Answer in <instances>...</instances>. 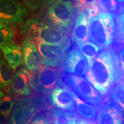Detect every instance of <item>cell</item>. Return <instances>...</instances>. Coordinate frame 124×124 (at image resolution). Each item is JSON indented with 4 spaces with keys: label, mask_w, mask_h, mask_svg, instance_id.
Masks as SVG:
<instances>
[{
    "label": "cell",
    "mask_w": 124,
    "mask_h": 124,
    "mask_svg": "<svg viewBox=\"0 0 124 124\" xmlns=\"http://www.w3.org/2000/svg\"><path fill=\"white\" fill-rule=\"evenodd\" d=\"M94 122L86 120L83 117H79L77 116L76 124H93Z\"/></svg>",
    "instance_id": "obj_30"
},
{
    "label": "cell",
    "mask_w": 124,
    "mask_h": 124,
    "mask_svg": "<svg viewBox=\"0 0 124 124\" xmlns=\"http://www.w3.org/2000/svg\"><path fill=\"white\" fill-rule=\"evenodd\" d=\"M27 16V8L18 0L0 1L1 23L9 25H17L24 22Z\"/></svg>",
    "instance_id": "obj_7"
},
{
    "label": "cell",
    "mask_w": 124,
    "mask_h": 124,
    "mask_svg": "<svg viewBox=\"0 0 124 124\" xmlns=\"http://www.w3.org/2000/svg\"><path fill=\"white\" fill-rule=\"evenodd\" d=\"M1 124H8L7 117L1 114Z\"/></svg>",
    "instance_id": "obj_31"
},
{
    "label": "cell",
    "mask_w": 124,
    "mask_h": 124,
    "mask_svg": "<svg viewBox=\"0 0 124 124\" xmlns=\"http://www.w3.org/2000/svg\"><path fill=\"white\" fill-rule=\"evenodd\" d=\"M88 64L87 60L81 52L72 47L67 54L63 69L65 73L83 76L86 75Z\"/></svg>",
    "instance_id": "obj_12"
},
{
    "label": "cell",
    "mask_w": 124,
    "mask_h": 124,
    "mask_svg": "<svg viewBox=\"0 0 124 124\" xmlns=\"http://www.w3.org/2000/svg\"><path fill=\"white\" fill-rule=\"evenodd\" d=\"M101 11L116 14L121 5L117 0H97Z\"/></svg>",
    "instance_id": "obj_27"
},
{
    "label": "cell",
    "mask_w": 124,
    "mask_h": 124,
    "mask_svg": "<svg viewBox=\"0 0 124 124\" xmlns=\"http://www.w3.org/2000/svg\"><path fill=\"white\" fill-rule=\"evenodd\" d=\"M14 76V70L9 66L5 58L1 57L0 63V87L1 90L10 94V88Z\"/></svg>",
    "instance_id": "obj_18"
},
{
    "label": "cell",
    "mask_w": 124,
    "mask_h": 124,
    "mask_svg": "<svg viewBox=\"0 0 124 124\" xmlns=\"http://www.w3.org/2000/svg\"><path fill=\"white\" fill-rule=\"evenodd\" d=\"M95 121L97 124H124V113L107 97L99 108Z\"/></svg>",
    "instance_id": "obj_11"
},
{
    "label": "cell",
    "mask_w": 124,
    "mask_h": 124,
    "mask_svg": "<svg viewBox=\"0 0 124 124\" xmlns=\"http://www.w3.org/2000/svg\"><path fill=\"white\" fill-rule=\"evenodd\" d=\"M78 49L85 56L87 60L88 63H91L94 59L104 48L97 46L91 41H86L77 46Z\"/></svg>",
    "instance_id": "obj_20"
},
{
    "label": "cell",
    "mask_w": 124,
    "mask_h": 124,
    "mask_svg": "<svg viewBox=\"0 0 124 124\" xmlns=\"http://www.w3.org/2000/svg\"><path fill=\"white\" fill-rule=\"evenodd\" d=\"M62 78L68 86L85 102L99 108L104 103L105 98L85 78L65 73L62 75Z\"/></svg>",
    "instance_id": "obj_5"
},
{
    "label": "cell",
    "mask_w": 124,
    "mask_h": 124,
    "mask_svg": "<svg viewBox=\"0 0 124 124\" xmlns=\"http://www.w3.org/2000/svg\"><path fill=\"white\" fill-rule=\"evenodd\" d=\"M74 25L71 31V40L75 46L86 42L89 39V28L90 18L83 11H77Z\"/></svg>",
    "instance_id": "obj_13"
},
{
    "label": "cell",
    "mask_w": 124,
    "mask_h": 124,
    "mask_svg": "<svg viewBox=\"0 0 124 124\" xmlns=\"http://www.w3.org/2000/svg\"><path fill=\"white\" fill-rule=\"evenodd\" d=\"M5 59L14 70L24 63L23 48L15 43H10L1 46Z\"/></svg>",
    "instance_id": "obj_16"
},
{
    "label": "cell",
    "mask_w": 124,
    "mask_h": 124,
    "mask_svg": "<svg viewBox=\"0 0 124 124\" xmlns=\"http://www.w3.org/2000/svg\"><path fill=\"white\" fill-rule=\"evenodd\" d=\"M25 6L32 13L41 12L51 7L55 0H23Z\"/></svg>",
    "instance_id": "obj_24"
},
{
    "label": "cell",
    "mask_w": 124,
    "mask_h": 124,
    "mask_svg": "<svg viewBox=\"0 0 124 124\" xmlns=\"http://www.w3.org/2000/svg\"><path fill=\"white\" fill-rule=\"evenodd\" d=\"M37 45L42 59L41 64L52 67L64 64L69 46L45 43H39Z\"/></svg>",
    "instance_id": "obj_9"
},
{
    "label": "cell",
    "mask_w": 124,
    "mask_h": 124,
    "mask_svg": "<svg viewBox=\"0 0 124 124\" xmlns=\"http://www.w3.org/2000/svg\"><path fill=\"white\" fill-rule=\"evenodd\" d=\"M76 10L73 1L57 0L49 7L46 19L51 26L70 34L76 16Z\"/></svg>",
    "instance_id": "obj_4"
},
{
    "label": "cell",
    "mask_w": 124,
    "mask_h": 124,
    "mask_svg": "<svg viewBox=\"0 0 124 124\" xmlns=\"http://www.w3.org/2000/svg\"><path fill=\"white\" fill-rule=\"evenodd\" d=\"M107 97L124 113V79L113 86Z\"/></svg>",
    "instance_id": "obj_21"
},
{
    "label": "cell",
    "mask_w": 124,
    "mask_h": 124,
    "mask_svg": "<svg viewBox=\"0 0 124 124\" xmlns=\"http://www.w3.org/2000/svg\"><path fill=\"white\" fill-rule=\"evenodd\" d=\"M117 1H119V2H120L124 3V0H117Z\"/></svg>",
    "instance_id": "obj_32"
},
{
    "label": "cell",
    "mask_w": 124,
    "mask_h": 124,
    "mask_svg": "<svg viewBox=\"0 0 124 124\" xmlns=\"http://www.w3.org/2000/svg\"><path fill=\"white\" fill-rule=\"evenodd\" d=\"M77 11H83L89 15L90 20L100 13L97 0H72Z\"/></svg>",
    "instance_id": "obj_19"
},
{
    "label": "cell",
    "mask_w": 124,
    "mask_h": 124,
    "mask_svg": "<svg viewBox=\"0 0 124 124\" xmlns=\"http://www.w3.org/2000/svg\"><path fill=\"white\" fill-rule=\"evenodd\" d=\"M21 34L25 39L36 44L45 43L60 44L70 47V34L57 28L45 24L38 19L28 20L21 28Z\"/></svg>",
    "instance_id": "obj_2"
},
{
    "label": "cell",
    "mask_w": 124,
    "mask_h": 124,
    "mask_svg": "<svg viewBox=\"0 0 124 124\" xmlns=\"http://www.w3.org/2000/svg\"><path fill=\"white\" fill-rule=\"evenodd\" d=\"M77 113L82 117L94 122L96 119L99 108L93 105L88 104L86 102L83 101L74 91L72 90Z\"/></svg>",
    "instance_id": "obj_17"
},
{
    "label": "cell",
    "mask_w": 124,
    "mask_h": 124,
    "mask_svg": "<svg viewBox=\"0 0 124 124\" xmlns=\"http://www.w3.org/2000/svg\"><path fill=\"white\" fill-rule=\"evenodd\" d=\"M85 76L103 97H107L110 90L124 79L120 60L114 48L103 49L88 64Z\"/></svg>",
    "instance_id": "obj_1"
},
{
    "label": "cell",
    "mask_w": 124,
    "mask_h": 124,
    "mask_svg": "<svg viewBox=\"0 0 124 124\" xmlns=\"http://www.w3.org/2000/svg\"><path fill=\"white\" fill-rule=\"evenodd\" d=\"M53 120L48 113H43L34 118L30 124H52Z\"/></svg>",
    "instance_id": "obj_28"
},
{
    "label": "cell",
    "mask_w": 124,
    "mask_h": 124,
    "mask_svg": "<svg viewBox=\"0 0 124 124\" xmlns=\"http://www.w3.org/2000/svg\"><path fill=\"white\" fill-rule=\"evenodd\" d=\"M52 117L54 124H76L75 113L54 108L52 110Z\"/></svg>",
    "instance_id": "obj_22"
},
{
    "label": "cell",
    "mask_w": 124,
    "mask_h": 124,
    "mask_svg": "<svg viewBox=\"0 0 124 124\" xmlns=\"http://www.w3.org/2000/svg\"><path fill=\"white\" fill-rule=\"evenodd\" d=\"M118 35L117 44H124V4H122L117 13L115 14Z\"/></svg>",
    "instance_id": "obj_25"
},
{
    "label": "cell",
    "mask_w": 124,
    "mask_h": 124,
    "mask_svg": "<svg viewBox=\"0 0 124 124\" xmlns=\"http://www.w3.org/2000/svg\"><path fill=\"white\" fill-rule=\"evenodd\" d=\"M50 99L55 108L75 113V105L72 97V90L63 80H60L52 91Z\"/></svg>",
    "instance_id": "obj_10"
},
{
    "label": "cell",
    "mask_w": 124,
    "mask_h": 124,
    "mask_svg": "<svg viewBox=\"0 0 124 124\" xmlns=\"http://www.w3.org/2000/svg\"><path fill=\"white\" fill-rule=\"evenodd\" d=\"M9 94H10L4 92L2 90H1L0 92L1 114L7 118L10 116L11 112H12L15 105V99Z\"/></svg>",
    "instance_id": "obj_23"
},
{
    "label": "cell",
    "mask_w": 124,
    "mask_h": 124,
    "mask_svg": "<svg viewBox=\"0 0 124 124\" xmlns=\"http://www.w3.org/2000/svg\"><path fill=\"white\" fill-rule=\"evenodd\" d=\"M38 111L33 100L23 97L15 103L12 112L10 124H30Z\"/></svg>",
    "instance_id": "obj_8"
},
{
    "label": "cell",
    "mask_w": 124,
    "mask_h": 124,
    "mask_svg": "<svg viewBox=\"0 0 124 124\" xmlns=\"http://www.w3.org/2000/svg\"><path fill=\"white\" fill-rule=\"evenodd\" d=\"M31 73L24 66L17 71L10 88L9 93L18 96H29L31 94Z\"/></svg>",
    "instance_id": "obj_15"
},
{
    "label": "cell",
    "mask_w": 124,
    "mask_h": 124,
    "mask_svg": "<svg viewBox=\"0 0 124 124\" xmlns=\"http://www.w3.org/2000/svg\"><path fill=\"white\" fill-rule=\"evenodd\" d=\"M31 73V87H35L43 93L53 90L60 82L62 77L60 69L47 67L42 64L38 71Z\"/></svg>",
    "instance_id": "obj_6"
},
{
    "label": "cell",
    "mask_w": 124,
    "mask_h": 124,
    "mask_svg": "<svg viewBox=\"0 0 124 124\" xmlns=\"http://www.w3.org/2000/svg\"><path fill=\"white\" fill-rule=\"evenodd\" d=\"M113 48L115 49L116 53L118 56L122 73L124 75V44L120 43L116 45Z\"/></svg>",
    "instance_id": "obj_29"
},
{
    "label": "cell",
    "mask_w": 124,
    "mask_h": 124,
    "mask_svg": "<svg viewBox=\"0 0 124 124\" xmlns=\"http://www.w3.org/2000/svg\"><path fill=\"white\" fill-rule=\"evenodd\" d=\"M89 40L103 48L114 47L118 43L115 14L101 12L90 21Z\"/></svg>",
    "instance_id": "obj_3"
},
{
    "label": "cell",
    "mask_w": 124,
    "mask_h": 124,
    "mask_svg": "<svg viewBox=\"0 0 124 124\" xmlns=\"http://www.w3.org/2000/svg\"><path fill=\"white\" fill-rule=\"evenodd\" d=\"M14 32L10 25L0 24V43L1 46L10 43H13Z\"/></svg>",
    "instance_id": "obj_26"
},
{
    "label": "cell",
    "mask_w": 124,
    "mask_h": 124,
    "mask_svg": "<svg viewBox=\"0 0 124 124\" xmlns=\"http://www.w3.org/2000/svg\"><path fill=\"white\" fill-rule=\"evenodd\" d=\"M22 48L24 64L27 69L31 72L38 71L42 60L38 45L28 39H25L22 42Z\"/></svg>",
    "instance_id": "obj_14"
},
{
    "label": "cell",
    "mask_w": 124,
    "mask_h": 124,
    "mask_svg": "<svg viewBox=\"0 0 124 124\" xmlns=\"http://www.w3.org/2000/svg\"></svg>",
    "instance_id": "obj_34"
},
{
    "label": "cell",
    "mask_w": 124,
    "mask_h": 124,
    "mask_svg": "<svg viewBox=\"0 0 124 124\" xmlns=\"http://www.w3.org/2000/svg\"><path fill=\"white\" fill-rule=\"evenodd\" d=\"M93 124H94V123H93Z\"/></svg>",
    "instance_id": "obj_33"
}]
</instances>
